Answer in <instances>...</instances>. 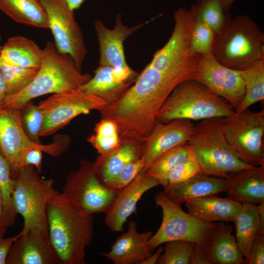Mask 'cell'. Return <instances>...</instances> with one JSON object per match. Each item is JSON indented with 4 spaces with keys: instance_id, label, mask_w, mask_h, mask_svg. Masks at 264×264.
<instances>
[{
    "instance_id": "obj_1",
    "label": "cell",
    "mask_w": 264,
    "mask_h": 264,
    "mask_svg": "<svg viewBox=\"0 0 264 264\" xmlns=\"http://www.w3.org/2000/svg\"><path fill=\"white\" fill-rule=\"evenodd\" d=\"M195 66L156 51L134 83L99 110L102 118L113 120L122 142H140L157 122V114L172 91L192 79Z\"/></svg>"
},
{
    "instance_id": "obj_2",
    "label": "cell",
    "mask_w": 264,
    "mask_h": 264,
    "mask_svg": "<svg viewBox=\"0 0 264 264\" xmlns=\"http://www.w3.org/2000/svg\"><path fill=\"white\" fill-rule=\"evenodd\" d=\"M46 215L48 238L61 264H86V249L93 235V215L59 193L48 202Z\"/></svg>"
},
{
    "instance_id": "obj_3",
    "label": "cell",
    "mask_w": 264,
    "mask_h": 264,
    "mask_svg": "<svg viewBox=\"0 0 264 264\" xmlns=\"http://www.w3.org/2000/svg\"><path fill=\"white\" fill-rule=\"evenodd\" d=\"M91 77L88 73H82L70 56L60 52L53 42L48 41L43 48L42 63L35 78L22 91L7 95L1 108L21 110L40 96L81 89Z\"/></svg>"
},
{
    "instance_id": "obj_4",
    "label": "cell",
    "mask_w": 264,
    "mask_h": 264,
    "mask_svg": "<svg viewBox=\"0 0 264 264\" xmlns=\"http://www.w3.org/2000/svg\"><path fill=\"white\" fill-rule=\"evenodd\" d=\"M211 54L229 68L245 70L264 60V33L249 16L230 14L215 33Z\"/></svg>"
},
{
    "instance_id": "obj_5",
    "label": "cell",
    "mask_w": 264,
    "mask_h": 264,
    "mask_svg": "<svg viewBox=\"0 0 264 264\" xmlns=\"http://www.w3.org/2000/svg\"><path fill=\"white\" fill-rule=\"evenodd\" d=\"M235 113V109L224 99L189 79L172 91L159 110L156 119L162 123L176 119L201 121L226 117Z\"/></svg>"
},
{
    "instance_id": "obj_6",
    "label": "cell",
    "mask_w": 264,
    "mask_h": 264,
    "mask_svg": "<svg viewBox=\"0 0 264 264\" xmlns=\"http://www.w3.org/2000/svg\"><path fill=\"white\" fill-rule=\"evenodd\" d=\"M187 143L201 173L205 175L228 178L233 173L256 167L245 163L231 150L223 136L219 118L201 120L195 125Z\"/></svg>"
},
{
    "instance_id": "obj_7",
    "label": "cell",
    "mask_w": 264,
    "mask_h": 264,
    "mask_svg": "<svg viewBox=\"0 0 264 264\" xmlns=\"http://www.w3.org/2000/svg\"><path fill=\"white\" fill-rule=\"evenodd\" d=\"M13 205L23 219V234L33 228L48 234L46 211L50 199L60 192L51 178H43L33 166L22 168L14 178Z\"/></svg>"
},
{
    "instance_id": "obj_8",
    "label": "cell",
    "mask_w": 264,
    "mask_h": 264,
    "mask_svg": "<svg viewBox=\"0 0 264 264\" xmlns=\"http://www.w3.org/2000/svg\"><path fill=\"white\" fill-rule=\"evenodd\" d=\"M69 144V136L60 134L55 135L53 141L49 144L36 143L28 137L23 129L21 110H0V151L9 164L14 179L22 169L23 156L29 150L39 149L56 157L66 151Z\"/></svg>"
},
{
    "instance_id": "obj_9",
    "label": "cell",
    "mask_w": 264,
    "mask_h": 264,
    "mask_svg": "<svg viewBox=\"0 0 264 264\" xmlns=\"http://www.w3.org/2000/svg\"><path fill=\"white\" fill-rule=\"evenodd\" d=\"M154 201L162 210V220L156 232L147 242L149 249L153 251L173 240H184L203 245L208 243L217 223L203 221L185 212L180 205L172 202L162 192L155 195Z\"/></svg>"
},
{
    "instance_id": "obj_10",
    "label": "cell",
    "mask_w": 264,
    "mask_h": 264,
    "mask_svg": "<svg viewBox=\"0 0 264 264\" xmlns=\"http://www.w3.org/2000/svg\"><path fill=\"white\" fill-rule=\"evenodd\" d=\"M224 138L233 153L252 166L264 165V110L248 109L219 118Z\"/></svg>"
},
{
    "instance_id": "obj_11",
    "label": "cell",
    "mask_w": 264,
    "mask_h": 264,
    "mask_svg": "<svg viewBox=\"0 0 264 264\" xmlns=\"http://www.w3.org/2000/svg\"><path fill=\"white\" fill-rule=\"evenodd\" d=\"M117 191L101 181L95 162L84 159L68 175L62 193L84 212L93 215L105 213Z\"/></svg>"
},
{
    "instance_id": "obj_12",
    "label": "cell",
    "mask_w": 264,
    "mask_h": 264,
    "mask_svg": "<svg viewBox=\"0 0 264 264\" xmlns=\"http://www.w3.org/2000/svg\"><path fill=\"white\" fill-rule=\"evenodd\" d=\"M107 105L103 99L81 88L53 94L41 101L39 107L43 115L40 136L52 135L64 128L76 116L100 110Z\"/></svg>"
},
{
    "instance_id": "obj_13",
    "label": "cell",
    "mask_w": 264,
    "mask_h": 264,
    "mask_svg": "<svg viewBox=\"0 0 264 264\" xmlns=\"http://www.w3.org/2000/svg\"><path fill=\"white\" fill-rule=\"evenodd\" d=\"M47 17L54 44L61 53L71 57L81 71L87 50L84 38L74 12L66 0H39Z\"/></svg>"
},
{
    "instance_id": "obj_14",
    "label": "cell",
    "mask_w": 264,
    "mask_h": 264,
    "mask_svg": "<svg viewBox=\"0 0 264 264\" xmlns=\"http://www.w3.org/2000/svg\"><path fill=\"white\" fill-rule=\"evenodd\" d=\"M192 79L224 99L235 110L245 95L242 70L221 64L212 54L199 55Z\"/></svg>"
},
{
    "instance_id": "obj_15",
    "label": "cell",
    "mask_w": 264,
    "mask_h": 264,
    "mask_svg": "<svg viewBox=\"0 0 264 264\" xmlns=\"http://www.w3.org/2000/svg\"><path fill=\"white\" fill-rule=\"evenodd\" d=\"M195 124L191 120L176 119L168 123L157 122L150 133L141 141L144 172L160 155L180 145L187 143Z\"/></svg>"
},
{
    "instance_id": "obj_16",
    "label": "cell",
    "mask_w": 264,
    "mask_h": 264,
    "mask_svg": "<svg viewBox=\"0 0 264 264\" xmlns=\"http://www.w3.org/2000/svg\"><path fill=\"white\" fill-rule=\"evenodd\" d=\"M160 185L155 177L139 172L128 185L118 190L105 213V223L112 232H123L128 219L136 211L137 204L148 191Z\"/></svg>"
},
{
    "instance_id": "obj_17",
    "label": "cell",
    "mask_w": 264,
    "mask_h": 264,
    "mask_svg": "<svg viewBox=\"0 0 264 264\" xmlns=\"http://www.w3.org/2000/svg\"><path fill=\"white\" fill-rule=\"evenodd\" d=\"M6 264H61L48 234L38 228L17 234Z\"/></svg>"
},
{
    "instance_id": "obj_18",
    "label": "cell",
    "mask_w": 264,
    "mask_h": 264,
    "mask_svg": "<svg viewBox=\"0 0 264 264\" xmlns=\"http://www.w3.org/2000/svg\"><path fill=\"white\" fill-rule=\"evenodd\" d=\"M147 22L128 27L122 22V15L118 14L113 29L108 28L100 20L94 22L99 46V65H107L115 68L129 67L125 56L124 43Z\"/></svg>"
},
{
    "instance_id": "obj_19",
    "label": "cell",
    "mask_w": 264,
    "mask_h": 264,
    "mask_svg": "<svg viewBox=\"0 0 264 264\" xmlns=\"http://www.w3.org/2000/svg\"><path fill=\"white\" fill-rule=\"evenodd\" d=\"M138 75L137 71L130 66L115 68L110 66L99 65L94 71V76L81 89L103 99L108 105L129 88Z\"/></svg>"
},
{
    "instance_id": "obj_20",
    "label": "cell",
    "mask_w": 264,
    "mask_h": 264,
    "mask_svg": "<svg viewBox=\"0 0 264 264\" xmlns=\"http://www.w3.org/2000/svg\"><path fill=\"white\" fill-rule=\"evenodd\" d=\"M153 235L151 231L138 233L136 222L130 221L127 231L116 240L110 251L100 254L114 264H139L153 254L147 246Z\"/></svg>"
},
{
    "instance_id": "obj_21",
    "label": "cell",
    "mask_w": 264,
    "mask_h": 264,
    "mask_svg": "<svg viewBox=\"0 0 264 264\" xmlns=\"http://www.w3.org/2000/svg\"><path fill=\"white\" fill-rule=\"evenodd\" d=\"M228 187L227 178L212 177L200 172L185 181L168 184L162 193L172 202L181 205L195 198L227 193Z\"/></svg>"
},
{
    "instance_id": "obj_22",
    "label": "cell",
    "mask_w": 264,
    "mask_h": 264,
    "mask_svg": "<svg viewBox=\"0 0 264 264\" xmlns=\"http://www.w3.org/2000/svg\"><path fill=\"white\" fill-rule=\"evenodd\" d=\"M227 179L230 198L240 203L264 202V165L237 172Z\"/></svg>"
},
{
    "instance_id": "obj_23",
    "label": "cell",
    "mask_w": 264,
    "mask_h": 264,
    "mask_svg": "<svg viewBox=\"0 0 264 264\" xmlns=\"http://www.w3.org/2000/svg\"><path fill=\"white\" fill-rule=\"evenodd\" d=\"M185 202L189 214L207 222H233L242 206V203L228 197L217 195L197 198Z\"/></svg>"
},
{
    "instance_id": "obj_24",
    "label": "cell",
    "mask_w": 264,
    "mask_h": 264,
    "mask_svg": "<svg viewBox=\"0 0 264 264\" xmlns=\"http://www.w3.org/2000/svg\"><path fill=\"white\" fill-rule=\"evenodd\" d=\"M233 227L221 221L203 245L210 264H243L244 258L232 235Z\"/></svg>"
},
{
    "instance_id": "obj_25",
    "label": "cell",
    "mask_w": 264,
    "mask_h": 264,
    "mask_svg": "<svg viewBox=\"0 0 264 264\" xmlns=\"http://www.w3.org/2000/svg\"><path fill=\"white\" fill-rule=\"evenodd\" d=\"M43 49L33 40L22 36L10 37L2 46L0 60L23 67L40 68Z\"/></svg>"
},
{
    "instance_id": "obj_26",
    "label": "cell",
    "mask_w": 264,
    "mask_h": 264,
    "mask_svg": "<svg viewBox=\"0 0 264 264\" xmlns=\"http://www.w3.org/2000/svg\"><path fill=\"white\" fill-rule=\"evenodd\" d=\"M141 143H122L119 148L102 162L96 164L101 181L112 188V185L124 167L128 163L141 158Z\"/></svg>"
},
{
    "instance_id": "obj_27",
    "label": "cell",
    "mask_w": 264,
    "mask_h": 264,
    "mask_svg": "<svg viewBox=\"0 0 264 264\" xmlns=\"http://www.w3.org/2000/svg\"><path fill=\"white\" fill-rule=\"evenodd\" d=\"M0 10L16 22L49 29L47 15L39 0H0Z\"/></svg>"
},
{
    "instance_id": "obj_28",
    "label": "cell",
    "mask_w": 264,
    "mask_h": 264,
    "mask_svg": "<svg viewBox=\"0 0 264 264\" xmlns=\"http://www.w3.org/2000/svg\"><path fill=\"white\" fill-rule=\"evenodd\" d=\"M233 222L235 225V238L237 244L244 258L245 264H248L251 246L259 233L261 224L256 205L250 203H242Z\"/></svg>"
},
{
    "instance_id": "obj_29",
    "label": "cell",
    "mask_w": 264,
    "mask_h": 264,
    "mask_svg": "<svg viewBox=\"0 0 264 264\" xmlns=\"http://www.w3.org/2000/svg\"><path fill=\"white\" fill-rule=\"evenodd\" d=\"M87 141L99 154L95 161L97 163L104 160L122 144L116 123L108 118H101L96 124L94 133L88 137Z\"/></svg>"
},
{
    "instance_id": "obj_30",
    "label": "cell",
    "mask_w": 264,
    "mask_h": 264,
    "mask_svg": "<svg viewBox=\"0 0 264 264\" xmlns=\"http://www.w3.org/2000/svg\"><path fill=\"white\" fill-rule=\"evenodd\" d=\"M194 158L189 146L187 143L183 144L162 154L144 172L156 178L164 188L168 185V174L172 169Z\"/></svg>"
},
{
    "instance_id": "obj_31",
    "label": "cell",
    "mask_w": 264,
    "mask_h": 264,
    "mask_svg": "<svg viewBox=\"0 0 264 264\" xmlns=\"http://www.w3.org/2000/svg\"><path fill=\"white\" fill-rule=\"evenodd\" d=\"M245 85V95L239 106L235 110L241 112L264 99V60L242 70Z\"/></svg>"
},
{
    "instance_id": "obj_32",
    "label": "cell",
    "mask_w": 264,
    "mask_h": 264,
    "mask_svg": "<svg viewBox=\"0 0 264 264\" xmlns=\"http://www.w3.org/2000/svg\"><path fill=\"white\" fill-rule=\"evenodd\" d=\"M39 69L10 65L0 60V71L5 82L7 95L18 93L25 89L35 78Z\"/></svg>"
},
{
    "instance_id": "obj_33",
    "label": "cell",
    "mask_w": 264,
    "mask_h": 264,
    "mask_svg": "<svg viewBox=\"0 0 264 264\" xmlns=\"http://www.w3.org/2000/svg\"><path fill=\"white\" fill-rule=\"evenodd\" d=\"M14 184L9 164L0 151V188L3 199L2 225L6 228L13 224L17 214L12 203Z\"/></svg>"
},
{
    "instance_id": "obj_34",
    "label": "cell",
    "mask_w": 264,
    "mask_h": 264,
    "mask_svg": "<svg viewBox=\"0 0 264 264\" xmlns=\"http://www.w3.org/2000/svg\"><path fill=\"white\" fill-rule=\"evenodd\" d=\"M190 9L196 20L205 23L215 33L220 29L230 15L224 12L220 0H196Z\"/></svg>"
},
{
    "instance_id": "obj_35",
    "label": "cell",
    "mask_w": 264,
    "mask_h": 264,
    "mask_svg": "<svg viewBox=\"0 0 264 264\" xmlns=\"http://www.w3.org/2000/svg\"><path fill=\"white\" fill-rule=\"evenodd\" d=\"M195 243L184 240H173L166 242L164 252L157 264H190Z\"/></svg>"
},
{
    "instance_id": "obj_36",
    "label": "cell",
    "mask_w": 264,
    "mask_h": 264,
    "mask_svg": "<svg viewBox=\"0 0 264 264\" xmlns=\"http://www.w3.org/2000/svg\"><path fill=\"white\" fill-rule=\"evenodd\" d=\"M214 36V31L207 24L195 19L189 37L191 50L199 55L211 54Z\"/></svg>"
},
{
    "instance_id": "obj_37",
    "label": "cell",
    "mask_w": 264,
    "mask_h": 264,
    "mask_svg": "<svg viewBox=\"0 0 264 264\" xmlns=\"http://www.w3.org/2000/svg\"><path fill=\"white\" fill-rule=\"evenodd\" d=\"M21 122L23 129L34 142L41 144L40 132L43 123V115L38 106L30 101L21 109Z\"/></svg>"
},
{
    "instance_id": "obj_38",
    "label": "cell",
    "mask_w": 264,
    "mask_h": 264,
    "mask_svg": "<svg viewBox=\"0 0 264 264\" xmlns=\"http://www.w3.org/2000/svg\"><path fill=\"white\" fill-rule=\"evenodd\" d=\"M201 172L200 168L195 158L183 162L169 173L168 184L182 182Z\"/></svg>"
},
{
    "instance_id": "obj_39",
    "label": "cell",
    "mask_w": 264,
    "mask_h": 264,
    "mask_svg": "<svg viewBox=\"0 0 264 264\" xmlns=\"http://www.w3.org/2000/svg\"><path fill=\"white\" fill-rule=\"evenodd\" d=\"M143 167L141 158L127 164L115 180L112 188L118 190L128 185L141 172Z\"/></svg>"
},
{
    "instance_id": "obj_40",
    "label": "cell",
    "mask_w": 264,
    "mask_h": 264,
    "mask_svg": "<svg viewBox=\"0 0 264 264\" xmlns=\"http://www.w3.org/2000/svg\"><path fill=\"white\" fill-rule=\"evenodd\" d=\"M264 264V234L256 236L253 242L248 264Z\"/></svg>"
},
{
    "instance_id": "obj_41",
    "label": "cell",
    "mask_w": 264,
    "mask_h": 264,
    "mask_svg": "<svg viewBox=\"0 0 264 264\" xmlns=\"http://www.w3.org/2000/svg\"><path fill=\"white\" fill-rule=\"evenodd\" d=\"M43 152L39 149H32L28 151L23 156L22 169L28 166H33L39 173H41L42 170Z\"/></svg>"
},
{
    "instance_id": "obj_42",
    "label": "cell",
    "mask_w": 264,
    "mask_h": 264,
    "mask_svg": "<svg viewBox=\"0 0 264 264\" xmlns=\"http://www.w3.org/2000/svg\"><path fill=\"white\" fill-rule=\"evenodd\" d=\"M17 238V235L7 238H0V264H6L10 250Z\"/></svg>"
},
{
    "instance_id": "obj_43",
    "label": "cell",
    "mask_w": 264,
    "mask_h": 264,
    "mask_svg": "<svg viewBox=\"0 0 264 264\" xmlns=\"http://www.w3.org/2000/svg\"><path fill=\"white\" fill-rule=\"evenodd\" d=\"M190 264H210L203 245L195 243L192 254Z\"/></svg>"
},
{
    "instance_id": "obj_44",
    "label": "cell",
    "mask_w": 264,
    "mask_h": 264,
    "mask_svg": "<svg viewBox=\"0 0 264 264\" xmlns=\"http://www.w3.org/2000/svg\"><path fill=\"white\" fill-rule=\"evenodd\" d=\"M164 250V247L161 245L154 254H152L150 257L141 262L139 264H156L160 255Z\"/></svg>"
},
{
    "instance_id": "obj_45",
    "label": "cell",
    "mask_w": 264,
    "mask_h": 264,
    "mask_svg": "<svg viewBox=\"0 0 264 264\" xmlns=\"http://www.w3.org/2000/svg\"><path fill=\"white\" fill-rule=\"evenodd\" d=\"M7 95L6 88L3 76L0 71V110L4 103Z\"/></svg>"
},
{
    "instance_id": "obj_46",
    "label": "cell",
    "mask_w": 264,
    "mask_h": 264,
    "mask_svg": "<svg viewBox=\"0 0 264 264\" xmlns=\"http://www.w3.org/2000/svg\"><path fill=\"white\" fill-rule=\"evenodd\" d=\"M256 207L261 220L260 228L257 235L264 234V202Z\"/></svg>"
},
{
    "instance_id": "obj_47",
    "label": "cell",
    "mask_w": 264,
    "mask_h": 264,
    "mask_svg": "<svg viewBox=\"0 0 264 264\" xmlns=\"http://www.w3.org/2000/svg\"><path fill=\"white\" fill-rule=\"evenodd\" d=\"M236 0H220L223 9L226 14L229 13L232 5Z\"/></svg>"
},
{
    "instance_id": "obj_48",
    "label": "cell",
    "mask_w": 264,
    "mask_h": 264,
    "mask_svg": "<svg viewBox=\"0 0 264 264\" xmlns=\"http://www.w3.org/2000/svg\"><path fill=\"white\" fill-rule=\"evenodd\" d=\"M66 1L70 8L74 11L80 8L85 0H66Z\"/></svg>"
},
{
    "instance_id": "obj_49",
    "label": "cell",
    "mask_w": 264,
    "mask_h": 264,
    "mask_svg": "<svg viewBox=\"0 0 264 264\" xmlns=\"http://www.w3.org/2000/svg\"><path fill=\"white\" fill-rule=\"evenodd\" d=\"M2 216H3V199H2V195L1 191L0 188V225L3 226L2 225Z\"/></svg>"
},
{
    "instance_id": "obj_50",
    "label": "cell",
    "mask_w": 264,
    "mask_h": 264,
    "mask_svg": "<svg viewBox=\"0 0 264 264\" xmlns=\"http://www.w3.org/2000/svg\"><path fill=\"white\" fill-rule=\"evenodd\" d=\"M7 229V228L0 225V238L4 237Z\"/></svg>"
},
{
    "instance_id": "obj_51",
    "label": "cell",
    "mask_w": 264,
    "mask_h": 264,
    "mask_svg": "<svg viewBox=\"0 0 264 264\" xmlns=\"http://www.w3.org/2000/svg\"><path fill=\"white\" fill-rule=\"evenodd\" d=\"M1 36L0 35V52H1V51L2 46V45L1 44Z\"/></svg>"
}]
</instances>
